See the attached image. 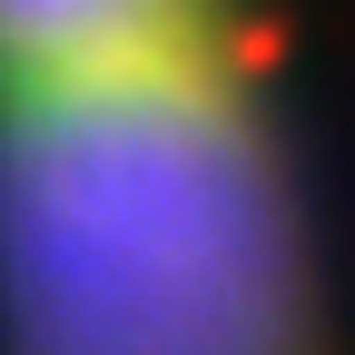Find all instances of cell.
<instances>
[{
	"instance_id": "6da1fadb",
	"label": "cell",
	"mask_w": 355,
	"mask_h": 355,
	"mask_svg": "<svg viewBox=\"0 0 355 355\" xmlns=\"http://www.w3.org/2000/svg\"><path fill=\"white\" fill-rule=\"evenodd\" d=\"M0 355H336L237 40L0 89Z\"/></svg>"
},
{
	"instance_id": "7a4b0ae2",
	"label": "cell",
	"mask_w": 355,
	"mask_h": 355,
	"mask_svg": "<svg viewBox=\"0 0 355 355\" xmlns=\"http://www.w3.org/2000/svg\"><path fill=\"white\" fill-rule=\"evenodd\" d=\"M237 40V0H0V89L89 79Z\"/></svg>"
}]
</instances>
